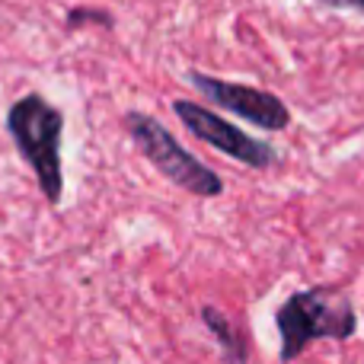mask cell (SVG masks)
Segmentation results:
<instances>
[{"label": "cell", "instance_id": "obj_1", "mask_svg": "<svg viewBox=\"0 0 364 364\" xmlns=\"http://www.w3.org/2000/svg\"><path fill=\"white\" fill-rule=\"evenodd\" d=\"M6 132H10L16 151L32 166L38 179V188L45 192L48 205H58L64 192V173H61V134H64V115L55 109L45 96L29 93L16 100L6 112Z\"/></svg>", "mask_w": 364, "mask_h": 364}, {"label": "cell", "instance_id": "obj_2", "mask_svg": "<svg viewBox=\"0 0 364 364\" xmlns=\"http://www.w3.org/2000/svg\"><path fill=\"white\" fill-rule=\"evenodd\" d=\"M275 326L282 336V361H294L316 339H352L358 333V316L342 291L310 288L291 294L278 307Z\"/></svg>", "mask_w": 364, "mask_h": 364}, {"label": "cell", "instance_id": "obj_3", "mask_svg": "<svg viewBox=\"0 0 364 364\" xmlns=\"http://www.w3.org/2000/svg\"><path fill=\"white\" fill-rule=\"evenodd\" d=\"M125 132L138 144V151L157 166L160 176H166L173 186L198 195V198H218L224 192V179L214 170H208L198 157L186 151L157 119L144 112H125Z\"/></svg>", "mask_w": 364, "mask_h": 364}, {"label": "cell", "instance_id": "obj_4", "mask_svg": "<svg viewBox=\"0 0 364 364\" xmlns=\"http://www.w3.org/2000/svg\"><path fill=\"white\" fill-rule=\"evenodd\" d=\"M173 112L179 115V122L195 134L198 141L211 144L214 151L227 154V157L240 160V164L252 166V170H265L278 160V154L272 151L265 141H252L246 132H240L237 125H230L227 119L214 115L211 109L198 106V102H188V100H176L173 102Z\"/></svg>", "mask_w": 364, "mask_h": 364}, {"label": "cell", "instance_id": "obj_5", "mask_svg": "<svg viewBox=\"0 0 364 364\" xmlns=\"http://www.w3.org/2000/svg\"><path fill=\"white\" fill-rule=\"evenodd\" d=\"M192 83L205 93V100H211L214 106L227 109L233 115H243L246 122L265 128V132H284L291 125V112L275 93L259 87H246V83H230V80H218L208 74H192Z\"/></svg>", "mask_w": 364, "mask_h": 364}, {"label": "cell", "instance_id": "obj_6", "mask_svg": "<svg viewBox=\"0 0 364 364\" xmlns=\"http://www.w3.org/2000/svg\"><path fill=\"white\" fill-rule=\"evenodd\" d=\"M201 320H205V326L214 333V339L220 342L224 364H250V358H246V339L240 336V329L233 326V320H227V316L214 307H201Z\"/></svg>", "mask_w": 364, "mask_h": 364}, {"label": "cell", "instance_id": "obj_7", "mask_svg": "<svg viewBox=\"0 0 364 364\" xmlns=\"http://www.w3.org/2000/svg\"><path fill=\"white\" fill-rule=\"evenodd\" d=\"M90 19H93V23L109 26V13H96V10H74V13L68 16V23L77 26V23H90Z\"/></svg>", "mask_w": 364, "mask_h": 364}, {"label": "cell", "instance_id": "obj_8", "mask_svg": "<svg viewBox=\"0 0 364 364\" xmlns=\"http://www.w3.org/2000/svg\"><path fill=\"white\" fill-rule=\"evenodd\" d=\"M323 4H333V6H352V10L364 13V0H323Z\"/></svg>", "mask_w": 364, "mask_h": 364}]
</instances>
